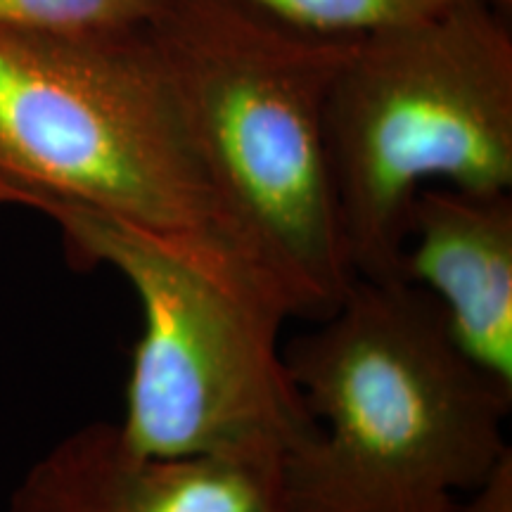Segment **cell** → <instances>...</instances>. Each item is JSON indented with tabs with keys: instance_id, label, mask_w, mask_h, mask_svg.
I'll return each mask as SVG.
<instances>
[{
	"instance_id": "3",
	"label": "cell",
	"mask_w": 512,
	"mask_h": 512,
	"mask_svg": "<svg viewBox=\"0 0 512 512\" xmlns=\"http://www.w3.org/2000/svg\"><path fill=\"white\" fill-rule=\"evenodd\" d=\"M31 197L155 230L290 320L202 174L145 27L0 29V204Z\"/></svg>"
},
{
	"instance_id": "4",
	"label": "cell",
	"mask_w": 512,
	"mask_h": 512,
	"mask_svg": "<svg viewBox=\"0 0 512 512\" xmlns=\"http://www.w3.org/2000/svg\"><path fill=\"white\" fill-rule=\"evenodd\" d=\"M467 0L351 38L325 102L339 223L356 278H401L418 192L512 188V31Z\"/></svg>"
},
{
	"instance_id": "5",
	"label": "cell",
	"mask_w": 512,
	"mask_h": 512,
	"mask_svg": "<svg viewBox=\"0 0 512 512\" xmlns=\"http://www.w3.org/2000/svg\"><path fill=\"white\" fill-rule=\"evenodd\" d=\"M83 266H110L138 299L133 347L117 422L147 456L287 458L316 422L280 349L285 316L240 292L178 242L83 204L31 197Z\"/></svg>"
},
{
	"instance_id": "8",
	"label": "cell",
	"mask_w": 512,
	"mask_h": 512,
	"mask_svg": "<svg viewBox=\"0 0 512 512\" xmlns=\"http://www.w3.org/2000/svg\"><path fill=\"white\" fill-rule=\"evenodd\" d=\"M247 3L309 34L361 38L434 17L467 0H247ZM491 3L510 5L512 0H491Z\"/></svg>"
},
{
	"instance_id": "2",
	"label": "cell",
	"mask_w": 512,
	"mask_h": 512,
	"mask_svg": "<svg viewBox=\"0 0 512 512\" xmlns=\"http://www.w3.org/2000/svg\"><path fill=\"white\" fill-rule=\"evenodd\" d=\"M283 347L316 434L285 458L294 512H456L510 456L512 394L408 280L356 278Z\"/></svg>"
},
{
	"instance_id": "6",
	"label": "cell",
	"mask_w": 512,
	"mask_h": 512,
	"mask_svg": "<svg viewBox=\"0 0 512 512\" xmlns=\"http://www.w3.org/2000/svg\"><path fill=\"white\" fill-rule=\"evenodd\" d=\"M285 458L147 456L117 422H88L24 472L5 512H294Z\"/></svg>"
},
{
	"instance_id": "9",
	"label": "cell",
	"mask_w": 512,
	"mask_h": 512,
	"mask_svg": "<svg viewBox=\"0 0 512 512\" xmlns=\"http://www.w3.org/2000/svg\"><path fill=\"white\" fill-rule=\"evenodd\" d=\"M159 0H0V29L98 34L145 27Z\"/></svg>"
},
{
	"instance_id": "7",
	"label": "cell",
	"mask_w": 512,
	"mask_h": 512,
	"mask_svg": "<svg viewBox=\"0 0 512 512\" xmlns=\"http://www.w3.org/2000/svg\"><path fill=\"white\" fill-rule=\"evenodd\" d=\"M401 280L437 304L456 347L512 394L510 192L422 188L408 219Z\"/></svg>"
},
{
	"instance_id": "10",
	"label": "cell",
	"mask_w": 512,
	"mask_h": 512,
	"mask_svg": "<svg viewBox=\"0 0 512 512\" xmlns=\"http://www.w3.org/2000/svg\"><path fill=\"white\" fill-rule=\"evenodd\" d=\"M460 498L456 512H512V453L479 484L475 491Z\"/></svg>"
},
{
	"instance_id": "1",
	"label": "cell",
	"mask_w": 512,
	"mask_h": 512,
	"mask_svg": "<svg viewBox=\"0 0 512 512\" xmlns=\"http://www.w3.org/2000/svg\"><path fill=\"white\" fill-rule=\"evenodd\" d=\"M145 31L223 214L290 318H328L356 280L339 223L325 102L351 38L247 0H159Z\"/></svg>"
}]
</instances>
